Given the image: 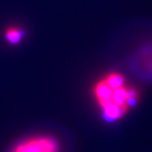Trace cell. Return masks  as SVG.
Instances as JSON below:
<instances>
[{
    "instance_id": "6da1fadb",
    "label": "cell",
    "mask_w": 152,
    "mask_h": 152,
    "mask_svg": "<svg viewBox=\"0 0 152 152\" xmlns=\"http://www.w3.org/2000/svg\"><path fill=\"white\" fill-rule=\"evenodd\" d=\"M92 96L106 122H115L125 116L139 100V92L126 83L117 72L105 73L92 87Z\"/></svg>"
},
{
    "instance_id": "7a4b0ae2",
    "label": "cell",
    "mask_w": 152,
    "mask_h": 152,
    "mask_svg": "<svg viewBox=\"0 0 152 152\" xmlns=\"http://www.w3.org/2000/svg\"><path fill=\"white\" fill-rule=\"evenodd\" d=\"M9 152H61V147L54 136L40 134L18 141Z\"/></svg>"
},
{
    "instance_id": "3957f363",
    "label": "cell",
    "mask_w": 152,
    "mask_h": 152,
    "mask_svg": "<svg viewBox=\"0 0 152 152\" xmlns=\"http://www.w3.org/2000/svg\"><path fill=\"white\" fill-rule=\"evenodd\" d=\"M4 37L7 43L11 45H17L24 38V30L18 27H8L4 32Z\"/></svg>"
}]
</instances>
